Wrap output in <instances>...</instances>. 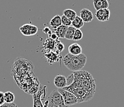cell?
I'll return each mask as SVG.
<instances>
[{
    "mask_svg": "<svg viewBox=\"0 0 124 107\" xmlns=\"http://www.w3.org/2000/svg\"><path fill=\"white\" fill-rule=\"evenodd\" d=\"M72 74V83L63 89L72 93L77 99L78 103L91 100L94 97L96 87L93 76L85 70L75 71Z\"/></svg>",
    "mask_w": 124,
    "mask_h": 107,
    "instance_id": "cell-1",
    "label": "cell"
},
{
    "mask_svg": "<svg viewBox=\"0 0 124 107\" xmlns=\"http://www.w3.org/2000/svg\"><path fill=\"white\" fill-rule=\"evenodd\" d=\"M86 56L83 53L78 56L67 54L62 59V62L69 70L75 72L82 70L86 65Z\"/></svg>",
    "mask_w": 124,
    "mask_h": 107,
    "instance_id": "cell-2",
    "label": "cell"
},
{
    "mask_svg": "<svg viewBox=\"0 0 124 107\" xmlns=\"http://www.w3.org/2000/svg\"><path fill=\"white\" fill-rule=\"evenodd\" d=\"M48 107H69L64 103L62 96L58 91L54 90L48 96Z\"/></svg>",
    "mask_w": 124,
    "mask_h": 107,
    "instance_id": "cell-3",
    "label": "cell"
},
{
    "mask_svg": "<svg viewBox=\"0 0 124 107\" xmlns=\"http://www.w3.org/2000/svg\"><path fill=\"white\" fill-rule=\"evenodd\" d=\"M46 87L45 86L40 85L38 91L33 94V107H44L43 100L46 97Z\"/></svg>",
    "mask_w": 124,
    "mask_h": 107,
    "instance_id": "cell-4",
    "label": "cell"
},
{
    "mask_svg": "<svg viewBox=\"0 0 124 107\" xmlns=\"http://www.w3.org/2000/svg\"><path fill=\"white\" fill-rule=\"evenodd\" d=\"M57 91L61 94L62 96L63 100L65 105L66 106L74 105L78 103V100L76 97L72 93L69 92V91L64 90V89H59Z\"/></svg>",
    "mask_w": 124,
    "mask_h": 107,
    "instance_id": "cell-5",
    "label": "cell"
},
{
    "mask_svg": "<svg viewBox=\"0 0 124 107\" xmlns=\"http://www.w3.org/2000/svg\"><path fill=\"white\" fill-rule=\"evenodd\" d=\"M21 33L25 36H31L35 35L38 33V29L37 26L30 23H26L19 28Z\"/></svg>",
    "mask_w": 124,
    "mask_h": 107,
    "instance_id": "cell-6",
    "label": "cell"
},
{
    "mask_svg": "<svg viewBox=\"0 0 124 107\" xmlns=\"http://www.w3.org/2000/svg\"><path fill=\"white\" fill-rule=\"evenodd\" d=\"M110 15V11L109 9H104L96 11L95 16L100 22H106L109 21Z\"/></svg>",
    "mask_w": 124,
    "mask_h": 107,
    "instance_id": "cell-7",
    "label": "cell"
},
{
    "mask_svg": "<svg viewBox=\"0 0 124 107\" xmlns=\"http://www.w3.org/2000/svg\"><path fill=\"white\" fill-rule=\"evenodd\" d=\"M80 17L82 19L83 22H92L93 20V14L91 11L86 8L82 9L80 12Z\"/></svg>",
    "mask_w": 124,
    "mask_h": 107,
    "instance_id": "cell-8",
    "label": "cell"
},
{
    "mask_svg": "<svg viewBox=\"0 0 124 107\" xmlns=\"http://www.w3.org/2000/svg\"><path fill=\"white\" fill-rule=\"evenodd\" d=\"M55 86L59 89H63L67 86V78L61 75H56L54 79Z\"/></svg>",
    "mask_w": 124,
    "mask_h": 107,
    "instance_id": "cell-9",
    "label": "cell"
},
{
    "mask_svg": "<svg viewBox=\"0 0 124 107\" xmlns=\"http://www.w3.org/2000/svg\"><path fill=\"white\" fill-rule=\"evenodd\" d=\"M69 54L73 56H78L82 54V48L79 44L73 43L69 46Z\"/></svg>",
    "mask_w": 124,
    "mask_h": 107,
    "instance_id": "cell-10",
    "label": "cell"
},
{
    "mask_svg": "<svg viewBox=\"0 0 124 107\" xmlns=\"http://www.w3.org/2000/svg\"><path fill=\"white\" fill-rule=\"evenodd\" d=\"M94 7L96 11L104 9H108L109 2L108 0H93V1Z\"/></svg>",
    "mask_w": 124,
    "mask_h": 107,
    "instance_id": "cell-11",
    "label": "cell"
},
{
    "mask_svg": "<svg viewBox=\"0 0 124 107\" xmlns=\"http://www.w3.org/2000/svg\"><path fill=\"white\" fill-rule=\"evenodd\" d=\"M49 25L54 30L62 25L61 17L60 15H56L52 18L51 20L50 21V22H49Z\"/></svg>",
    "mask_w": 124,
    "mask_h": 107,
    "instance_id": "cell-12",
    "label": "cell"
},
{
    "mask_svg": "<svg viewBox=\"0 0 124 107\" xmlns=\"http://www.w3.org/2000/svg\"><path fill=\"white\" fill-rule=\"evenodd\" d=\"M67 27L64 25H61L56 29H54V33L59 38H65L66 31L67 30Z\"/></svg>",
    "mask_w": 124,
    "mask_h": 107,
    "instance_id": "cell-13",
    "label": "cell"
},
{
    "mask_svg": "<svg viewBox=\"0 0 124 107\" xmlns=\"http://www.w3.org/2000/svg\"><path fill=\"white\" fill-rule=\"evenodd\" d=\"M84 25V22L82 21L80 17L77 15L76 17L72 21V26L75 29H80L82 28Z\"/></svg>",
    "mask_w": 124,
    "mask_h": 107,
    "instance_id": "cell-14",
    "label": "cell"
},
{
    "mask_svg": "<svg viewBox=\"0 0 124 107\" xmlns=\"http://www.w3.org/2000/svg\"><path fill=\"white\" fill-rule=\"evenodd\" d=\"M63 15L70 19L71 21H72L76 17L77 13L74 10L71 9H67L63 11Z\"/></svg>",
    "mask_w": 124,
    "mask_h": 107,
    "instance_id": "cell-15",
    "label": "cell"
},
{
    "mask_svg": "<svg viewBox=\"0 0 124 107\" xmlns=\"http://www.w3.org/2000/svg\"><path fill=\"white\" fill-rule=\"evenodd\" d=\"M4 98L5 103H14V101L15 100V95L12 92L7 91L4 93Z\"/></svg>",
    "mask_w": 124,
    "mask_h": 107,
    "instance_id": "cell-16",
    "label": "cell"
},
{
    "mask_svg": "<svg viewBox=\"0 0 124 107\" xmlns=\"http://www.w3.org/2000/svg\"><path fill=\"white\" fill-rule=\"evenodd\" d=\"M75 30L76 29L74 27H73L72 26L68 27L66 33V35H65V38L69 39V40H73V36H74Z\"/></svg>",
    "mask_w": 124,
    "mask_h": 107,
    "instance_id": "cell-17",
    "label": "cell"
},
{
    "mask_svg": "<svg viewBox=\"0 0 124 107\" xmlns=\"http://www.w3.org/2000/svg\"><path fill=\"white\" fill-rule=\"evenodd\" d=\"M55 41H56L53 40L49 37L47 38L46 40V43L45 44H46V46H47L48 49H53L54 48V47L56 46V42Z\"/></svg>",
    "mask_w": 124,
    "mask_h": 107,
    "instance_id": "cell-18",
    "label": "cell"
},
{
    "mask_svg": "<svg viewBox=\"0 0 124 107\" xmlns=\"http://www.w3.org/2000/svg\"><path fill=\"white\" fill-rule=\"evenodd\" d=\"M83 38V33L80 29H76L74 33L73 40L74 41H79Z\"/></svg>",
    "mask_w": 124,
    "mask_h": 107,
    "instance_id": "cell-19",
    "label": "cell"
},
{
    "mask_svg": "<svg viewBox=\"0 0 124 107\" xmlns=\"http://www.w3.org/2000/svg\"><path fill=\"white\" fill-rule=\"evenodd\" d=\"M61 22L62 25L66 26V27H70V26H72V21L70 19L66 17V16H64V15L61 16Z\"/></svg>",
    "mask_w": 124,
    "mask_h": 107,
    "instance_id": "cell-20",
    "label": "cell"
},
{
    "mask_svg": "<svg viewBox=\"0 0 124 107\" xmlns=\"http://www.w3.org/2000/svg\"><path fill=\"white\" fill-rule=\"evenodd\" d=\"M57 43H56V46H57V51L61 52L64 49V45L59 41H57Z\"/></svg>",
    "mask_w": 124,
    "mask_h": 107,
    "instance_id": "cell-21",
    "label": "cell"
},
{
    "mask_svg": "<svg viewBox=\"0 0 124 107\" xmlns=\"http://www.w3.org/2000/svg\"><path fill=\"white\" fill-rule=\"evenodd\" d=\"M0 107H18L17 106L16 104L14 103H5L3 105H1Z\"/></svg>",
    "mask_w": 124,
    "mask_h": 107,
    "instance_id": "cell-22",
    "label": "cell"
},
{
    "mask_svg": "<svg viewBox=\"0 0 124 107\" xmlns=\"http://www.w3.org/2000/svg\"><path fill=\"white\" fill-rule=\"evenodd\" d=\"M4 103H5L4 98V93L0 91V106L3 105Z\"/></svg>",
    "mask_w": 124,
    "mask_h": 107,
    "instance_id": "cell-23",
    "label": "cell"
},
{
    "mask_svg": "<svg viewBox=\"0 0 124 107\" xmlns=\"http://www.w3.org/2000/svg\"><path fill=\"white\" fill-rule=\"evenodd\" d=\"M43 31L45 33H46V34L48 35V36H49V37L52 34V31H51L50 29H49V27H45V29H43Z\"/></svg>",
    "mask_w": 124,
    "mask_h": 107,
    "instance_id": "cell-24",
    "label": "cell"
},
{
    "mask_svg": "<svg viewBox=\"0 0 124 107\" xmlns=\"http://www.w3.org/2000/svg\"><path fill=\"white\" fill-rule=\"evenodd\" d=\"M49 38H51L53 40H54V41H56L57 40V39L58 38V37L57 36V35H56V34L55 33H52V34L51 35V36H49Z\"/></svg>",
    "mask_w": 124,
    "mask_h": 107,
    "instance_id": "cell-25",
    "label": "cell"
}]
</instances>
